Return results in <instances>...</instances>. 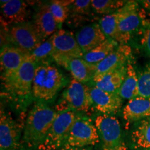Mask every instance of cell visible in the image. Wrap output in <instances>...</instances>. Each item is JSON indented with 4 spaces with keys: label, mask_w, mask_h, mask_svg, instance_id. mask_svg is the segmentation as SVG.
Listing matches in <instances>:
<instances>
[{
    "label": "cell",
    "mask_w": 150,
    "mask_h": 150,
    "mask_svg": "<svg viewBox=\"0 0 150 150\" xmlns=\"http://www.w3.org/2000/svg\"><path fill=\"white\" fill-rule=\"evenodd\" d=\"M38 64L28 54L21 66L14 74L1 76V96L10 99L18 106H25L31 101L32 86Z\"/></svg>",
    "instance_id": "cell-1"
},
{
    "label": "cell",
    "mask_w": 150,
    "mask_h": 150,
    "mask_svg": "<svg viewBox=\"0 0 150 150\" xmlns=\"http://www.w3.org/2000/svg\"><path fill=\"white\" fill-rule=\"evenodd\" d=\"M59 112L45 102H37L24 123L21 147L37 150L51 129Z\"/></svg>",
    "instance_id": "cell-2"
},
{
    "label": "cell",
    "mask_w": 150,
    "mask_h": 150,
    "mask_svg": "<svg viewBox=\"0 0 150 150\" xmlns=\"http://www.w3.org/2000/svg\"><path fill=\"white\" fill-rule=\"evenodd\" d=\"M67 83V79L56 65L50 62L38 65L32 86L33 99L51 102Z\"/></svg>",
    "instance_id": "cell-3"
},
{
    "label": "cell",
    "mask_w": 150,
    "mask_h": 150,
    "mask_svg": "<svg viewBox=\"0 0 150 150\" xmlns=\"http://www.w3.org/2000/svg\"><path fill=\"white\" fill-rule=\"evenodd\" d=\"M93 107L91 86L72 79L61 96V100L56 106L58 112L67 110L86 112Z\"/></svg>",
    "instance_id": "cell-4"
},
{
    "label": "cell",
    "mask_w": 150,
    "mask_h": 150,
    "mask_svg": "<svg viewBox=\"0 0 150 150\" xmlns=\"http://www.w3.org/2000/svg\"><path fill=\"white\" fill-rule=\"evenodd\" d=\"M79 115L78 112L74 110L59 112L47 136L37 150L61 149Z\"/></svg>",
    "instance_id": "cell-5"
},
{
    "label": "cell",
    "mask_w": 150,
    "mask_h": 150,
    "mask_svg": "<svg viewBox=\"0 0 150 150\" xmlns=\"http://www.w3.org/2000/svg\"><path fill=\"white\" fill-rule=\"evenodd\" d=\"M99 142V136L95 124L90 117L79 114L62 148L87 147Z\"/></svg>",
    "instance_id": "cell-6"
},
{
    "label": "cell",
    "mask_w": 150,
    "mask_h": 150,
    "mask_svg": "<svg viewBox=\"0 0 150 150\" xmlns=\"http://www.w3.org/2000/svg\"><path fill=\"white\" fill-rule=\"evenodd\" d=\"M102 150H126L120 124L114 115L100 114L95 119Z\"/></svg>",
    "instance_id": "cell-7"
},
{
    "label": "cell",
    "mask_w": 150,
    "mask_h": 150,
    "mask_svg": "<svg viewBox=\"0 0 150 150\" xmlns=\"http://www.w3.org/2000/svg\"><path fill=\"white\" fill-rule=\"evenodd\" d=\"M8 38L14 46L29 54L45 41L33 22H25L13 26L9 30Z\"/></svg>",
    "instance_id": "cell-8"
},
{
    "label": "cell",
    "mask_w": 150,
    "mask_h": 150,
    "mask_svg": "<svg viewBox=\"0 0 150 150\" xmlns=\"http://www.w3.org/2000/svg\"><path fill=\"white\" fill-rule=\"evenodd\" d=\"M54 61L68 70L72 79L83 83L91 81L97 71V65L88 63L82 58H72L55 54Z\"/></svg>",
    "instance_id": "cell-9"
},
{
    "label": "cell",
    "mask_w": 150,
    "mask_h": 150,
    "mask_svg": "<svg viewBox=\"0 0 150 150\" xmlns=\"http://www.w3.org/2000/svg\"><path fill=\"white\" fill-rule=\"evenodd\" d=\"M117 27L122 37L124 44L130 40L131 34L139 29L141 24V17L138 11L136 1H126L122 8L115 12Z\"/></svg>",
    "instance_id": "cell-10"
},
{
    "label": "cell",
    "mask_w": 150,
    "mask_h": 150,
    "mask_svg": "<svg viewBox=\"0 0 150 150\" xmlns=\"http://www.w3.org/2000/svg\"><path fill=\"white\" fill-rule=\"evenodd\" d=\"M22 127L10 113L1 109L0 117V150H18L21 147ZM21 148V147H20Z\"/></svg>",
    "instance_id": "cell-11"
},
{
    "label": "cell",
    "mask_w": 150,
    "mask_h": 150,
    "mask_svg": "<svg viewBox=\"0 0 150 150\" xmlns=\"http://www.w3.org/2000/svg\"><path fill=\"white\" fill-rule=\"evenodd\" d=\"M131 54L132 51L130 47L126 44H120L106 59L97 64L96 73L91 81L93 83H96L108 73L127 65L131 61Z\"/></svg>",
    "instance_id": "cell-12"
},
{
    "label": "cell",
    "mask_w": 150,
    "mask_h": 150,
    "mask_svg": "<svg viewBox=\"0 0 150 150\" xmlns=\"http://www.w3.org/2000/svg\"><path fill=\"white\" fill-rule=\"evenodd\" d=\"M91 94L93 107L101 114L113 115L119 112L122 106L123 99L118 93H110L93 86Z\"/></svg>",
    "instance_id": "cell-13"
},
{
    "label": "cell",
    "mask_w": 150,
    "mask_h": 150,
    "mask_svg": "<svg viewBox=\"0 0 150 150\" xmlns=\"http://www.w3.org/2000/svg\"><path fill=\"white\" fill-rule=\"evenodd\" d=\"M55 54L72 58H82L84 54L76 40V36L64 29H59L52 35Z\"/></svg>",
    "instance_id": "cell-14"
},
{
    "label": "cell",
    "mask_w": 150,
    "mask_h": 150,
    "mask_svg": "<svg viewBox=\"0 0 150 150\" xmlns=\"http://www.w3.org/2000/svg\"><path fill=\"white\" fill-rule=\"evenodd\" d=\"M28 54L16 46L7 45L1 49V76H9L17 72Z\"/></svg>",
    "instance_id": "cell-15"
},
{
    "label": "cell",
    "mask_w": 150,
    "mask_h": 150,
    "mask_svg": "<svg viewBox=\"0 0 150 150\" xmlns=\"http://www.w3.org/2000/svg\"><path fill=\"white\" fill-rule=\"evenodd\" d=\"M76 40L83 53L87 54L107 39L99 24H92L81 28L76 34Z\"/></svg>",
    "instance_id": "cell-16"
},
{
    "label": "cell",
    "mask_w": 150,
    "mask_h": 150,
    "mask_svg": "<svg viewBox=\"0 0 150 150\" xmlns=\"http://www.w3.org/2000/svg\"><path fill=\"white\" fill-rule=\"evenodd\" d=\"M1 13L3 17V27L7 24L14 25L26 22L28 16L27 5L20 0H8L1 1Z\"/></svg>",
    "instance_id": "cell-17"
},
{
    "label": "cell",
    "mask_w": 150,
    "mask_h": 150,
    "mask_svg": "<svg viewBox=\"0 0 150 150\" xmlns=\"http://www.w3.org/2000/svg\"><path fill=\"white\" fill-rule=\"evenodd\" d=\"M122 115L129 123L138 122L150 117V99L136 97L130 99L123 108Z\"/></svg>",
    "instance_id": "cell-18"
},
{
    "label": "cell",
    "mask_w": 150,
    "mask_h": 150,
    "mask_svg": "<svg viewBox=\"0 0 150 150\" xmlns=\"http://www.w3.org/2000/svg\"><path fill=\"white\" fill-rule=\"evenodd\" d=\"M33 23L43 40L54 35L61 27L52 14L48 4H44L39 9L35 15Z\"/></svg>",
    "instance_id": "cell-19"
},
{
    "label": "cell",
    "mask_w": 150,
    "mask_h": 150,
    "mask_svg": "<svg viewBox=\"0 0 150 150\" xmlns=\"http://www.w3.org/2000/svg\"><path fill=\"white\" fill-rule=\"evenodd\" d=\"M127 65L120 67L104 75L93 86L110 93H118L127 74Z\"/></svg>",
    "instance_id": "cell-20"
},
{
    "label": "cell",
    "mask_w": 150,
    "mask_h": 150,
    "mask_svg": "<svg viewBox=\"0 0 150 150\" xmlns=\"http://www.w3.org/2000/svg\"><path fill=\"white\" fill-rule=\"evenodd\" d=\"M133 145L138 150H150V117L138 122L131 135Z\"/></svg>",
    "instance_id": "cell-21"
},
{
    "label": "cell",
    "mask_w": 150,
    "mask_h": 150,
    "mask_svg": "<svg viewBox=\"0 0 150 150\" xmlns=\"http://www.w3.org/2000/svg\"><path fill=\"white\" fill-rule=\"evenodd\" d=\"M127 74L118 94L122 99L135 98L138 95V74L131 61L127 63Z\"/></svg>",
    "instance_id": "cell-22"
},
{
    "label": "cell",
    "mask_w": 150,
    "mask_h": 150,
    "mask_svg": "<svg viewBox=\"0 0 150 150\" xmlns=\"http://www.w3.org/2000/svg\"><path fill=\"white\" fill-rule=\"evenodd\" d=\"M118 45L119 44L117 41L110 38H107L104 42L99 45L97 47L93 49L88 53L84 54L82 59L88 63L97 65L106 59L112 51L117 47Z\"/></svg>",
    "instance_id": "cell-23"
},
{
    "label": "cell",
    "mask_w": 150,
    "mask_h": 150,
    "mask_svg": "<svg viewBox=\"0 0 150 150\" xmlns=\"http://www.w3.org/2000/svg\"><path fill=\"white\" fill-rule=\"evenodd\" d=\"M99 24L106 37L113 39L120 44H124L122 37L118 29L115 13L103 16L99 20Z\"/></svg>",
    "instance_id": "cell-24"
},
{
    "label": "cell",
    "mask_w": 150,
    "mask_h": 150,
    "mask_svg": "<svg viewBox=\"0 0 150 150\" xmlns=\"http://www.w3.org/2000/svg\"><path fill=\"white\" fill-rule=\"evenodd\" d=\"M55 54L52 36L41 43L36 49L30 53L31 58L36 62L38 65L42 63L54 61L53 56Z\"/></svg>",
    "instance_id": "cell-25"
},
{
    "label": "cell",
    "mask_w": 150,
    "mask_h": 150,
    "mask_svg": "<svg viewBox=\"0 0 150 150\" xmlns=\"http://www.w3.org/2000/svg\"><path fill=\"white\" fill-rule=\"evenodd\" d=\"M126 1L113 0H92V8L98 14H112L122 8Z\"/></svg>",
    "instance_id": "cell-26"
},
{
    "label": "cell",
    "mask_w": 150,
    "mask_h": 150,
    "mask_svg": "<svg viewBox=\"0 0 150 150\" xmlns=\"http://www.w3.org/2000/svg\"><path fill=\"white\" fill-rule=\"evenodd\" d=\"M74 1H52L49 4V8L54 18L60 25L65 22L70 14V6Z\"/></svg>",
    "instance_id": "cell-27"
},
{
    "label": "cell",
    "mask_w": 150,
    "mask_h": 150,
    "mask_svg": "<svg viewBox=\"0 0 150 150\" xmlns=\"http://www.w3.org/2000/svg\"><path fill=\"white\" fill-rule=\"evenodd\" d=\"M137 97L150 99V63L146 65L138 74Z\"/></svg>",
    "instance_id": "cell-28"
},
{
    "label": "cell",
    "mask_w": 150,
    "mask_h": 150,
    "mask_svg": "<svg viewBox=\"0 0 150 150\" xmlns=\"http://www.w3.org/2000/svg\"><path fill=\"white\" fill-rule=\"evenodd\" d=\"M141 27V45L144 51L150 56V21H143Z\"/></svg>",
    "instance_id": "cell-29"
},
{
    "label": "cell",
    "mask_w": 150,
    "mask_h": 150,
    "mask_svg": "<svg viewBox=\"0 0 150 150\" xmlns=\"http://www.w3.org/2000/svg\"><path fill=\"white\" fill-rule=\"evenodd\" d=\"M91 0H76L70 6V11L76 14H87L91 10Z\"/></svg>",
    "instance_id": "cell-30"
},
{
    "label": "cell",
    "mask_w": 150,
    "mask_h": 150,
    "mask_svg": "<svg viewBox=\"0 0 150 150\" xmlns=\"http://www.w3.org/2000/svg\"><path fill=\"white\" fill-rule=\"evenodd\" d=\"M60 150H93L88 147H72V148H61Z\"/></svg>",
    "instance_id": "cell-31"
},
{
    "label": "cell",
    "mask_w": 150,
    "mask_h": 150,
    "mask_svg": "<svg viewBox=\"0 0 150 150\" xmlns=\"http://www.w3.org/2000/svg\"><path fill=\"white\" fill-rule=\"evenodd\" d=\"M142 4L145 6V8H147V10L150 11V0H146V1H142Z\"/></svg>",
    "instance_id": "cell-32"
},
{
    "label": "cell",
    "mask_w": 150,
    "mask_h": 150,
    "mask_svg": "<svg viewBox=\"0 0 150 150\" xmlns=\"http://www.w3.org/2000/svg\"><path fill=\"white\" fill-rule=\"evenodd\" d=\"M20 150H35V149H29V148H26V147H22L21 148H20Z\"/></svg>",
    "instance_id": "cell-33"
}]
</instances>
